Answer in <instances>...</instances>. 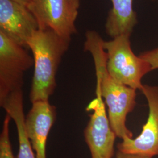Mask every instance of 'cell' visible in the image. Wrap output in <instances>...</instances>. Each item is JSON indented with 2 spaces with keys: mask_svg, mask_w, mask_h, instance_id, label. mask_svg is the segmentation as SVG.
I'll use <instances>...</instances> for the list:
<instances>
[{
  "mask_svg": "<svg viewBox=\"0 0 158 158\" xmlns=\"http://www.w3.org/2000/svg\"><path fill=\"white\" fill-rule=\"evenodd\" d=\"M96 94V98L87 107V111H93V113L85 130V141L91 158H112L117 136L111 127L105 104L97 87Z\"/></svg>",
  "mask_w": 158,
  "mask_h": 158,
  "instance_id": "8992f818",
  "label": "cell"
},
{
  "mask_svg": "<svg viewBox=\"0 0 158 158\" xmlns=\"http://www.w3.org/2000/svg\"><path fill=\"white\" fill-rule=\"evenodd\" d=\"M142 92L147 98L149 115L141 134L126 138L117 145L118 151L132 154L158 156V87L143 85Z\"/></svg>",
  "mask_w": 158,
  "mask_h": 158,
  "instance_id": "52a82bcc",
  "label": "cell"
},
{
  "mask_svg": "<svg viewBox=\"0 0 158 158\" xmlns=\"http://www.w3.org/2000/svg\"><path fill=\"white\" fill-rule=\"evenodd\" d=\"M39 29L36 18L28 6L14 0H0V31L25 48Z\"/></svg>",
  "mask_w": 158,
  "mask_h": 158,
  "instance_id": "ba28073f",
  "label": "cell"
},
{
  "mask_svg": "<svg viewBox=\"0 0 158 158\" xmlns=\"http://www.w3.org/2000/svg\"><path fill=\"white\" fill-rule=\"evenodd\" d=\"M80 0H32L28 8L36 18L40 29H50L71 40L76 34L75 22Z\"/></svg>",
  "mask_w": 158,
  "mask_h": 158,
  "instance_id": "5b68a950",
  "label": "cell"
},
{
  "mask_svg": "<svg viewBox=\"0 0 158 158\" xmlns=\"http://www.w3.org/2000/svg\"><path fill=\"white\" fill-rule=\"evenodd\" d=\"M131 35L122 34L109 41H104L107 55L109 74L120 83L141 91V80L152 71L149 63L134 53L131 46Z\"/></svg>",
  "mask_w": 158,
  "mask_h": 158,
  "instance_id": "3957f363",
  "label": "cell"
},
{
  "mask_svg": "<svg viewBox=\"0 0 158 158\" xmlns=\"http://www.w3.org/2000/svg\"><path fill=\"white\" fill-rule=\"evenodd\" d=\"M34 65L25 48L0 31V104L23 90L24 73Z\"/></svg>",
  "mask_w": 158,
  "mask_h": 158,
  "instance_id": "277c9868",
  "label": "cell"
},
{
  "mask_svg": "<svg viewBox=\"0 0 158 158\" xmlns=\"http://www.w3.org/2000/svg\"><path fill=\"white\" fill-rule=\"evenodd\" d=\"M116 158H152V157L142 154L125 153L118 151L116 153Z\"/></svg>",
  "mask_w": 158,
  "mask_h": 158,
  "instance_id": "5bb4252c",
  "label": "cell"
},
{
  "mask_svg": "<svg viewBox=\"0 0 158 158\" xmlns=\"http://www.w3.org/2000/svg\"><path fill=\"white\" fill-rule=\"evenodd\" d=\"M71 40L63 38L50 29H38L27 41L32 53L34 71L30 101H49L54 93L60 63Z\"/></svg>",
  "mask_w": 158,
  "mask_h": 158,
  "instance_id": "7a4b0ae2",
  "label": "cell"
},
{
  "mask_svg": "<svg viewBox=\"0 0 158 158\" xmlns=\"http://www.w3.org/2000/svg\"><path fill=\"white\" fill-rule=\"evenodd\" d=\"M56 117V109L49 101L32 103V107L25 117V127L36 158H46L47 139Z\"/></svg>",
  "mask_w": 158,
  "mask_h": 158,
  "instance_id": "9c48e42d",
  "label": "cell"
},
{
  "mask_svg": "<svg viewBox=\"0 0 158 158\" xmlns=\"http://www.w3.org/2000/svg\"><path fill=\"white\" fill-rule=\"evenodd\" d=\"M111 2L113 6L105 25L106 33L112 38L122 34L131 35L137 23L133 0H111Z\"/></svg>",
  "mask_w": 158,
  "mask_h": 158,
  "instance_id": "8fae6325",
  "label": "cell"
},
{
  "mask_svg": "<svg viewBox=\"0 0 158 158\" xmlns=\"http://www.w3.org/2000/svg\"><path fill=\"white\" fill-rule=\"evenodd\" d=\"M139 56L149 63L152 70L158 69V48L152 51L143 52Z\"/></svg>",
  "mask_w": 158,
  "mask_h": 158,
  "instance_id": "4fadbf2b",
  "label": "cell"
},
{
  "mask_svg": "<svg viewBox=\"0 0 158 158\" xmlns=\"http://www.w3.org/2000/svg\"><path fill=\"white\" fill-rule=\"evenodd\" d=\"M11 119V117L6 114L0 135V158H14L10 139L9 127Z\"/></svg>",
  "mask_w": 158,
  "mask_h": 158,
  "instance_id": "7c38bea8",
  "label": "cell"
},
{
  "mask_svg": "<svg viewBox=\"0 0 158 158\" xmlns=\"http://www.w3.org/2000/svg\"><path fill=\"white\" fill-rule=\"evenodd\" d=\"M16 2H18L21 4H23L24 6H27L28 7L29 4H31V1L32 0H14Z\"/></svg>",
  "mask_w": 158,
  "mask_h": 158,
  "instance_id": "9a60e30c",
  "label": "cell"
},
{
  "mask_svg": "<svg viewBox=\"0 0 158 158\" xmlns=\"http://www.w3.org/2000/svg\"><path fill=\"white\" fill-rule=\"evenodd\" d=\"M104 40L94 31L85 33L84 49L90 52L95 66L96 87L100 91L108 111L111 127L117 137L123 140L133 138L126 126L127 115L136 105V90L120 83L109 74L107 68V55L103 47Z\"/></svg>",
  "mask_w": 158,
  "mask_h": 158,
  "instance_id": "6da1fadb",
  "label": "cell"
},
{
  "mask_svg": "<svg viewBox=\"0 0 158 158\" xmlns=\"http://www.w3.org/2000/svg\"><path fill=\"white\" fill-rule=\"evenodd\" d=\"M0 106L16 125L19 143L17 158H36L25 130L23 90L12 93Z\"/></svg>",
  "mask_w": 158,
  "mask_h": 158,
  "instance_id": "30bf717a",
  "label": "cell"
}]
</instances>
